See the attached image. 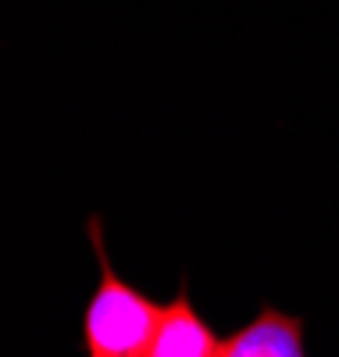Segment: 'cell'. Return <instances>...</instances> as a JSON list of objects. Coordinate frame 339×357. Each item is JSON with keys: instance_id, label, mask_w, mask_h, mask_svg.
<instances>
[{"instance_id": "3957f363", "label": "cell", "mask_w": 339, "mask_h": 357, "mask_svg": "<svg viewBox=\"0 0 339 357\" xmlns=\"http://www.w3.org/2000/svg\"><path fill=\"white\" fill-rule=\"evenodd\" d=\"M218 354H222V336L200 314V307L190 296V286L182 282L172 301H165V318L150 357H218Z\"/></svg>"}, {"instance_id": "6da1fadb", "label": "cell", "mask_w": 339, "mask_h": 357, "mask_svg": "<svg viewBox=\"0 0 339 357\" xmlns=\"http://www.w3.org/2000/svg\"><path fill=\"white\" fill-rule=\"evenodd\" d=\"M89 243L97 250L100 279L82 311L86 357H150L165 318V304H158L153 296H146L114 272L97 215L89 218Z\"/></svg>"}, {"instance_id": "7a4b0ae2", "label": "cell", "mask_w": 339, "mask_h": 357, "mask_svg": "<svg viewBox=\"0 0 339 357\" xmlns=\"http://www.w3.org/2000/svg\"><path fill=\"white\" fill-rule=\"evenodd\" d=\"M218 357H307L303 318L275 304H261V311L250 321L222 336Z\"/></svg>"}]
</instances>
